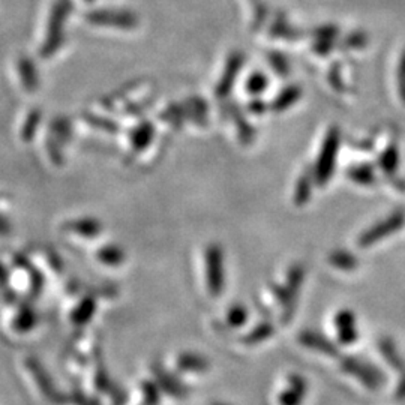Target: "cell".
<instances>
[{"label": "cell", "mask_w": 405, "mask_h": 405, "mask_svg": "<svg viewBox=\"0 0 405 405\" xmlns=\"http://www.w3.org/2000/svg\"><path fill=\"white\" fill-rule=\"evenodd\" d=\"M206 278L209 292L212 296H219L224 290L226 273H224V255L221 248L216 245L209 246L206 250Z\"/></svg>", "instance_id": "cell-1"}, {"label": "cell", "mask_w": 405, "mask_h": 405, "mask_svg": "<svg viewBox=\"0 0 405 405\" xmlns=\"http://www.w3.org/2000/svg\"><path fill=\"white\" fill-rule=\"evenodd\" d=\"M336 149H338V134L335 133V131H332L329 137L326 138L323 150L320 153V160H318V165H317L318 179L324 180L331 176L332 170H333Z\"/></svg>", "instance_id": "cell-2"}, {"label": "cell", "mask_w": 405, "mask_h": 405, "mask_svg": "<svg viewBox=\"0 0 405 405\" xmlns=\"http://www.w3.org/2000/svg\"><path fill=\"white\" fill-rule=\"evenodd\" d=\"M65 231H70L83 238H95L102 231L101 222L95 218H82L72 219L65 224Z\"/></svg>", "instance_id": "cell-3"}, {"label": "cell", "mask_w": 405, "mask_h": 405, "mask_svg": "<svg viewBox=\"0 0 405 405\" xmlns=\"http://www.w3.org/2000/svg\"><path fill=\"white\" fill-rule=\"evenodd\" d=\"M402 221H404L402 215H394L392 218H389L387 221L382 222L380 226L374 227V230H371L365 234V236L362 238V245H370V243L375 242L377 239L386 236V234L394 233L402 224Z\"/></svg>", "instance_id": "cell-4"}, {"label": "cell", "mask_w": 405, "mask_h": 405, "mask_svg": "<svg viewBox=\"0 0 405 405\" xmlns=\"http://www.w3.org/2000/svg\"><path fill=\"white\" fill-rule=\"evenodd\" d=\"M98 260L107 266H119L125 261V253L116 245H107L98 251Z\"/></svg>", "instance_id": "cell-5"}, {"label": "cell", "mask_w": 405, "mask_h": 405, "mask_svg": "<svg viewBox=\"0 0 405 405\" xmlns=\"http://www.w3.org/2000/svg\"><path fill=\"white\" fill-rule=\"evenodd\" d=\"M96 309V304L92 297H86L83 302L78 305L72 314V321L75 324H84L94 317Z\"/></svg>", "instance_id": "cell-6"}, {"label": "cell", "mask_w": 405, "mask_h": 405, "mask_svg": "<svg viewBox=\"0 0 405 405\" xmlns=\"http://www.w3.org/2000/svg\"><path fill=\"white\" fill-rule=\"evenodd\" d=\"M36 324V312L30 306H24L14 318V329L17 332H28Z\"/></svg>", "instance_id": "cell-7"}, {"label": "cell", "mask_w": 405, "mask_h": 405, "mask_svg": "<svg viewBox=\"0 0 405 405\" xmlns=\"http://www.w3.org/2000/svg\"><path fill=\"white\" fill-rule=\"evenodd\" d=\"M338 331L341 335V339L344 343H353L356 339V328H355V320L350 314H341L338 316Z\"/></svg>", "instance_id": "cell-8"}, {"label": "cell", "mask_w": 405, "mask_h": 405, "mask_svg": "<svg viewBox=\"0 0 405 405\" xmlns=\"http://www.w3.org/2000/svg\"><path fill=\"white\" fill-rule=\"evenodd\" d=\"M177 367L184 371H204L207 368V362L197 355H182L177 360Z\"/></svg>", "instance_id": "cell-9"}, {"label": "cell", "mask_w": 405, "mask_h": 405, "mask_svg": "<svg viewBox=\"0 0 405 405\" xmlns=\"http://www.w3.org/2000/svg\"><path fill=\"white\" fill-rule=\"evenodd\" d=\"M28 365H29V368H30V371H32V374H33V377H35V380H36L38 386H41L44 394L48 395L50 390L53 392V386H51L50 378H48L47 372L43 370L41 365H38L36 362H29Z\"/></svg>", "instance_id": "cell-10"}, {"label": "cell", "mask_w": 405, "mask_h": 405, "mask_svg": "<svg viewBox=\"0 0 405 405\" xmlns=\"http://www.w3.org/2000/svg\"><path fill=\"white\" fill-rule=\"evenodd\" d=\"M300 98V90L297 87H289V89H285L284 92L281 94V96L277 99L275 102V109L277 110H285V109H289L290 106H293V104Z\"/></svg>", "instance_id": "cell-11"}, {"label": "cell", "mask_w": 405, "mask_h": 405, "mask_svg": "<svg viewBox=\"0 0 405 405\" xmlns=\"http://www.w3.org/2000/svg\"><path fill=\"white\" fill-rule=\"evenodd\" d=\"M152 134H153V131H152V128L149 125L148 126L146 125L141 126L137 131V134L134 135V138H133V146L135 149H138V150L145 149L149 145V141L152 138Z\"/></svg>", "instance_id": "cell-12"}, {"label": "cell", "mask_w": 405, "mask_h": 405, "mask_svg": "<svg viewBox=\"0 0 405 405\" xmlns=\"http://www.w3.org/2000/svg\"><path fill=\"white\" fill-rule=\"evenodd\" d=\"M156 377H158L161 386L165 390L172 392V394H176V395H182V389H180V386H177L179 383L174 380L173 377H170L168 374H165L164 371H160V370H156Z\"/></svg>", "instance_id": "cell-13"}, {"label": "cell", "mask_w": 405, "mask_h": 405, "mask_svg": "<svg viewBox=\"0 0 405 405\" xmlns=\"http://www.w3.org/2000/svg\"><path fill=\"white\" fill-rule=\"evenodd\" d=\"M245 320H246V309L245 308L234 306L233 309H230V314H228L230 326H240Z\"/></svg>", "instance_id": "cell-14"}, {"label": "cell", "mask_w": 405, "mask_h": 405, "mask_svg": "<svg viewBox=\"0 0 405 405\" xmlns=\"http://www.w3.org/2000/svg\"><path fill=\"white\" fill-rule=\"evenodd\" d=\"M265 87H266V80L265 77L261 75H254L251 80L248 82V90H250L251 94H260Z\"/></svg>", "instance_id": "cell-15"}, {"label": "cell", "mask_w": 405, "mask_h": 405, "mask_svg": "<svg viewBox=\"0 0 405 405\" xmlns=\"http://www.w3.org/2000/svg\"><path fill=\"white\" fill-rule=\"evenodd\" d=\"M398 87H399V94L401 98L405 102V53L401 57V63H399V70H398Z\"/></svg>", "instance_id": "cell-16"}, {"label": "cell", "mask_w": 405, "mask_h": 405, "mask_svg": "<svg viewBox=\"0 0 405 405\" xmlns=\"http://www.w3.org/2000/svg\"><path fill=\"white\" fill-rule=\"evenodd\" d=\"M12 231V226H11V222L9 219L0 213V236H8V234H11Z\"/></svg>", "instance_id": "cell-17"}, {"label": "cell", "mask_w": 405, "mask_h": 405, "mask_svg": "<svg viewBox=\"0 0 405 405\" xmlns=\"http://www.w3.org/2000/svg\"><path fill=\"white\" fill-rule=\"evenodd\" d=\"M8 277H9L8 269L2 263H0V284H5L8 281Z\"/></svg>", "instance_id": "cell-18"}]
</instances>
